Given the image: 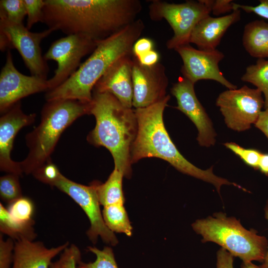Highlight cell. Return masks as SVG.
<instances>
[{
	"label": "cell",
	"instance_id": "6da1fadb",
	"mask_svg": "<svg viewBox=\"0 0 268 268\" xmlns=\"http://www.w3.org/2000/svg\"><path fill=\"white\" fill-rule=\"evenodd\" d=\"M43 22L67 35L81 34L99 42L135 20L138 0H44Z\"/></svg>",
	"mask_w": 268,
	"mask_h": 268
},
{
	"label": "cell",
	"instance_id": "7a4b0ae2",
	"mask_svg": "<svg viewBox=\"0 0 268 268\" xmlns=\"http://www.w3.org/2000/svg\"><path fill=\"white\" fill-rule=\"evenodd\" d=\"M170 98L169 95L161 101L146 108L134 110L137 122V134L131 150V162L147 157L159 158L167 161L181 173L212 184L220 194L223 185L235 183L215 175L213 167L202 170L187 160L172 141L163 122V112Z\"/></svg>",
	"mask_w": 268,
	"mask_h": 268
},
{
	"label": "cell",
	"instance_id": "3957f363",
	"mask_svg": "<svg viewBox=\"0 0 268 268\" xmlns=\"http://www.w3.org/2000/svg\"><path fill=\"white\" fill-rule=\"evenodd\" d=\"M144 27L142 20L138 19L99 42L90 57L70 77L58 87L46 92V101L72 99L90 103L96 83L116 61L133 54V47Z\"/></svg>",
	"mask_w": 268,
	"mask_h": 268
},
{
	"label": "cell",
	"instance_id": "277c9868",
	"mask_svg": "<svg viewBox=\"0 0 268 268\" xmlns=\"http://www.w3.org/2000/svg\"><path fill=\"white\" fill-rule=\"evenodd\" d=\"M89 114L95 117L96 125L88 141L106 148L113 156L114 168L130 177L131 150L137 132L134 110L123 106L111 93L93 92Z\"/></svg>",
	"mask_w": 268,
	"mask_h": 268
},
{
	"label": "cell",
	"instance_id": "5b68a950",
	"mask_svg": "<svg viewBox=\"0 0 268 268\" xmlns=\"http://www.w3.org/2000/svg\"><path fill=\"white\" fill-rule=\"evenodd\" d=\"M90 103L72 99L48 101L38 126L25 136L29 151L20 162L23 173L32 174L46 162L63 132L80 117L89 114Z\"/></svg>",
	"mask_w": 268,
	"mask_h": 268
},
{
	"label": "cell",
	"instance_id": "8992f818",
	"mask_svg": "<svg viewBox=\"0 0 268 268\" xmlns=\"http://www.w3.org/2000/svg\"><path fill=\"white\" fill-rule=\"evenodd\" d=\"M192 226L202 236V242L216 243L244 263L264 261L268 246L266 237L255 229L245 228L234 217L217 212L212 216L197 219Z\"/></svg>",
	"mask_w": 268,
	"mask_h": 268
},
{
	"label": "cell",
	"instance_id": "52a82bcc",
	"mask_svg": "<svg viewBox=\"0 0 268 268\" xmlns=\"http://www.w3.org/2000/svg\"><path fill=\"white\" fill-rule=\"evenodd\" d=\"M210 12L201 0H187L178 4L155 0L149 5L150 18L154 21L164 19L173 30V36L166 43L170 50L189 44L191 35L196 25Z\"/></svg>",
	"mask_w": 268,
	"mask_h": 268
},
{
	"label": "cell",
	"instance_id": "ba28073f",
	"mask_svg": "<svg viewBox=\"0 0 268 268\" xmlns=\"http://www.w3.org/2000/svg\"><path fill=\"white\" fill-rule=\"evenodd\" d=\"M53 31L48 28L32 32L23 23H15L0 16V49L17 50L31 75L47 79L49 68L42 56L40 44Z\"/></svg>",
	"mask_w": 268,
	"mask_h": 268
},
{
	"label": "cell",
	"instance_id": "9c48e42d",
	"mask_svg": "<svg viewBox=\"0 0 268 268\" xmlns=\"http://www.w3.org/2000/svg\"><path fill=\"white\" fill-rule=\"evenodd\" d=\"M262 92L244 85L221 92L216 105L224 117L227 126L235 131L249 130L255 124L265 106Z\"/></svg>",
	"mask_w": 268,
	"mask_h": 268
},
{
	"label": "cell",
	"instance_id": "30bf717a",
	"mask_svg": "<svg viewBox=\"0 0 268 268\" xmlns=\"http://www.w3.org/2000/svg\"><path fill=\"white\" fill-rule=\"evenodd\" d=\"M97 184V182H94L90 186H85L73 182L61 174L53 187L69 196L84 211L90 222L86 234L92 243H95L100 237L105 243L116 246L118 240L106 225L100 209Z\"/></svg>",
	"mask_w": 268,
	"mask_h": 268
},
{
	"label": "cell",
	"instance_id": "8fae6325",
	"mask_svg": "<svg viewBox=\"0 0 268 268\" xmlns=\"http://www.w3.org/2000/svg\"><path fill=\"white\" fill-rule=\"evenodd\" d=\"M98 42L81 34L67 35L53 42L43 56L45 61L54 60L58 64L54 76L48 80L49 91L70 77L80 66L82 58L92 53Z\"/></svg>",
	"mask_w": 268,
	"mask_h": 268
},
{
	"label": "cell",
	"instance_id": "7c38bea8",
	"mask_svg": "<svg viewBox=\"0 0 268 268\" xmlns=\"http://www.w3.org/2000/svg\"><path fill=\"white\" fill-rule=\"evenodd\" d=\"M174 50L183 61L181 70L183 77L194 84L200 80L210 79L220 83L228 89L237 88L224 76L219 69V63L224 57L220 51L216 49H196L190 44L180 46Z\"/></svg>",
	"mask_w": 268,
	"mask_h": 268
},
{
	"label": "cell",
	"instance_id": "4fadbf2b",
	"mask_svg": "<svg viewBox=\"0 0 268 268\" xmlns=\"http://www.w3.org/2000/svg\"><path fill=\"white\" fill-rule=\"evenodd\" d=\"M49 90L48 80L20 72L14 65L10 51H7L5 63L0 74L1 114L20 102L21 99Z\"/></svg>",
	"mask_w": 268,
	"mask_h": 268
},
{
	"label": "cell",
	"instance_id": "5bb4252c",
	"mask_svg": "<svg viewBox=\"0 0 268 268\" xmlns=\"http://www.w3.org/2000/svg\"><path fill=\"white\" fill-rule=\"evenodd\" d=\"M133 61V106L136 109L146 108L164 99L168 84L164 65L158 63L147 67L135 57Z\"/></svg>",
	"mask_w": 268,
	"mask_h": 268
},
{
	"label": "cell",
	"instance_id": "9a60e30c",
	"mask_svg": "<svg viewBox=\"0 0 268 268\" xmlns=\"http://www.w3.org/2000/svg\"><path fill=\"white\" fill-rule=\"evenodd\" d=\"M194 85L181 77L173 85L171 91L177 100L175 108L185 114L196 126L199 144L208 147L215 144L216 134L210 119L196 96Z\"/></svg>",
	"mask_w": 268,
	"mask_h": 268
},
{
	"label": "cell",
	"instance_id": "2e32d148",
	"mask_svg": "<svg viewBox=\"0 0 268 268\" xmlns=\"http://www.w3.org/2000/svg\"><path fill=\"white\" fill-rule=\"evenodd\" d=\"M36 114H26L18 102L1 114L0 118V169L7 173L21 176L20 162L11 158L14 140L18 132L23 127L32 124Z\"/></svg>",
	"mask_w": 268,
	"mask_h": 268
},
{
	"label": "cell",
	"instance_id": "e0dca14e",
	"mask_svg": "<svg viewBox=\"0 0 268 268\" xmlns=\"http://www.w3.org/2000/svg\"><path fill=\"white\" fill-rule=\"evenodd\" d=\"M131 55L116 61L94 86L92 92H108L113 95L125 107L133 106V83Z\"/></svg>",
	"mask_w": 268,
	"mask_h": 268
},
{
	"label": "cell",
	"instance_id": "ac0fdd59",
	"mask_svg": "<svg viewBox=\"0 0 268 268\" xmlns=\"http://www.w3.org/2000/svg\"><path fill=\"white\" fill-rule=\"evenodd\" d=\"M69 245L67 242L48 248L40 241L24 239L14 241L11 268H49L54 258Z\"/></svg>",
	"mask_w": 268,
	"mask_h": 268
},
{
	"label": "cell",
	"instance_id": "d6986e66",
	"mask_svg": "<svg viewBox=\"0 0 268 268\" xmlns=\"http://www.w3.org/2000/svg\"><path fill=\"white\" fill-rule=\"evenodd\" d=\"M241 18L240 9L230 14L213 17L209 15L200 20L191 35L189 43L197 46L201 50H213L220 43L226 31Z\"/></svg>",
	"mask_w": 268,
	"mask_h": 268
},
{
	"label": "cell",
	"instance_id": "ffe728a7",
	"mask_svg": "<svg viewBox=\"0 0 268 268\" xmlns=\"http://www.w3.org/2000/svg\"><path fill=\"white\" fill-rule=\"evenodd\" d=\"M242 43L252 57L268 58V23L264 20L248 23L244 27Z\"/></svg>",
	"mask_w": 268,
	"mask_h": 268
},
{
	"label": "cell",
	"instance_id": "44dd1931",
	"mask_svg": "<svg viewBox=\"0 0 268 268\" xmlns=\"http://www.w3.org/2000/svg\"><path fill=\"white\" fill-rule=\"evenodd\" d=\"M34 221L22 223L14 220L7 209L0 203V231L14 241L27 239L33 241L37 236L33 225Z\"/></svg>",
	"mask_w": 268,
	"mask_h": 268
},
{
	"label": "cell",
	"instance_id": "7402d4cb",
	"mask_svg": "<svg viewBox=\"0 0 268 268\" xmlns=\"http://www.w3.org/2000/svg\"><path fill=\"white\" fill-rule=\"evenodd\" d=\"M124 174L114 168L107 180L103 184L98 183L97 191L101 205L124 204L125 199L122 189Z\"/></svg>",
	"mask_w": 268,
	"mask_h": 268
},
{
	"label": "cell",
	"instance_id": "603a6c76",
	"mask_svg": "<svg viewBox=\"0 0 268 268\" xmlns=\"http://www.w3.org/2000/svg\"><path fill=\"white\" fill-rule=\"evenodd\" d=\"M123 204L115 203L104 206L102 215L106 225L113 232L131 236L132 227Z\"/></svg>",
	"mask_w": 268,
	"mask_h": 268
},
{
	"label": "cell",
	"instance_id": "cb8c5ba5",
	"mask_svg": "<svg viewBox=\"0 0 268 268\" xmlns=\"http://www.w3.org/2000/svg\"><path fill=\"white\" fill-rule=\"evenodd\" d=\"M241 79L262 92L265 97V109L268 108V60L260 59L255 64L248 66Z\"/></svg>",
	"mask_w": 268,
	"mask_h": 268
},
{
	"label": "cell",
	"instance_id": "d4e9b609",
	"mask_svg": "<svg viewBox=\"0 0 268 268\" xmlns=\"http://www.w3.org/2000/svg\"><path fill=\"white\" fill-rule=\"evenodd\" d=\"M88 250L96 256L95 260L86 263L80 260L77 264V268H119L111 247H105L102 250H100L89 246Z\"/></svg>",
	"mask_w": 268,
	"mask_h": 268
},
{
	"label": "cell",
	"instance_id": "484cf974",
	"mask_svg": "<svg viewBox=\"0 0 268 268\" xmlns=\"http://www.w3.org/2000/svg\"><path fill=\"white\" fill-rule=\"evenodd\" d=\"M19 175L7 173L0 178V196L1 200L10 204L23 197Z\"/></svg>",
	"mask_w": 268,
	"mask_h": 268
},
{
	"label": "cell",
	"instance_id": "4316f807",
	"mask_svg": "<svg viewBox=\"0 0 268 268\" xmlns=\"http://www.w3.org/2000/svg\"><path fill=\"white\" fill-rule=\"evenodd\" d=\"M27 15L24 0H1L0 1V16L9 21L22 24Z\"/></svg>",
	"mask_w": 268,
	"mask_h": 268
},
{
	"label": "cell",
	"instance_id": "83f0119b",
	"mask_svg": "<svg viewBox=\"0 0 268 268\" xmlns=\"http://www.w3.org/2000/svg\"><path fill=\"white\" fill-rule=\"evenodd\" d=\"M7 210L11 216L18 222L29 223L34 221L32 218L34 205L28 198L22 197L9 204Z\"/></svg>",
	"mask_w": 268,
	"mask_h": 268
},
{
	"label": "cell",
	"instance_id": "f1b7e54d",
	"mask_svg": "<svg viewBox=\"0 0 268 268\" xmlns=\"http://www.w3.org/2000/svg\"><path fill=\"white\" fill-rule=\"evenodd\" d=\"M80 260L81 254L79 249L74 244H71L61 253L57 260L52 262L49 268H77V264Z\"/></svg>",
	"mask_w": 268,
	"mask_h": 268
},
{
	"label": "cell",
	"instance_id": "f546056e",
	"mask_svg": "<svg viewBox=\"0 0 268 268\" xmlns=\"http://www.w3.org/2000/svg\"><path fill=\"white\" fill-rule=\"evenodd\" d=\"M224 145L239 156L246 165L258 170L259 162L262 154L259 150L245 148L232 142H226Z\"/></svg>",
	"mask_w": 268,
	"mask_h": 268
},
{
	"label": "cell",
	"instance_id": "4dcf8cb0",
	"mask_svg": "<svg viewBox=\"0 0 268 268\" xmlns=\"http://www.w3.org/2000/svg\"><path fill=\"white\" fill-rule=\"evenodd\" d=\"M27 19L26 28L30 30L33 25L39 22H43L44 0H24Z\"/></svg>",
	"mask_w": 268,
	"mask_h": 268
},
{
	"label": "cell",
	"instance_id": "1f68e13d",
	"mask_svg": "<svg viewBox=\"0 0 268 268\" xmlns=\"http://www.w3.org/2000/svg\"><path fill=\"white\" fill-rule=\"evenodd\" d=\"M61 174L57 166L50 160L34 171L32 175L40 182L53 186Z\"/></svg>",
	"mask_w": 268,
	"mask_h": 268
},
{
	"label": "cell",
	"instance_id": "d6a6232c",
	"mask_svg": "<svg viewBox=\"0 0 268 268\" xmlns=\"http://www.w3.org/2000/svg\"><path fill=\"white\" fill-rule=\"evenodd\" d=\"M14 241L10 238L3 239L0 235V268H10L13 262Z\"/></svg>",
	"mask_w": 268,
	"mask_h": 268
},
{
	"label": "cell",
	"instance_id": "836d02e7",
	"mask_svg": "<svg viewBox=\"0 0 268 268\" xmlns=\"http://www.w3.org/2000/svg\"><path fill=\"white\" fill-rule=\"evenodd\" d=\"M215 15H219L234 10V2L231 0H201Z\"/></svg>",
	"mask_w": 268,
	"mask_h": 268
},
{
	"label": "cell",
	"instance_id": "e575fe53",
	"mask_svg": "<svg viewBox=\"0 0 268 268\" xmlns=\"http://www.w3.org/2000/svg\"><path fill=\"white\" fill-rule=\"evenodd\" d=\"M256 6L239 4L234 2V10L242 9L247 13H254L268 19V0H260Z\"/></svg>",
	"mask_w": 268,
	"mask_h": 268
},
{
	"label": "cell",
	"instance_id": "d590c367",
	"mask_svg": "<svg viewBox=\"0 0 268 268\" xmlns=\"http://www.w3.org/2000/svg\"><path fill=\"white\" fill-rule=\"evenodd\" d=\"M153 48L154 43L150 39L145 37L139 38L133 47L132 53L134 57L138 58L153 50Z\"/></svg>",
	"mask_w": 268,
	"mask_h": 268
},
{
	"label": "cell",
	"instance_id": "8d00e7d4",
	"mask_svg": "<svg viewBox=\"0 0 268 268\" xmlns=\"http://www.w3.org/2000/svg\"><path fill=\"white\" fill-rule=\"evenodd\" d=\"M234 257L224 249L217 252L216 268H234Z\"/></svg>",
	"mask_w": 268,
	"mask_h": 268
},
{
	"label": "cell",
	"instance_id": "74e56055",
	"mask_svg": "<svg viewBox=\"0 0 268 268\" xmlns=\"http://www.w3.org/2000/svg\"><path fill=\"white\" fill-rule=\"evenodd\" d=\"M136 59L141 65L150 67L159 63V54L153 49Z\"/></svg>",
	"mask_w": 268,
	"mask_h": 268
},
{
	"label": "cell",
	"instance_id": "f35d334b",
	"mask_svg": "<svg viewBox=\"0 0 268 268\" xmlns=\"http://www.w3.org/2000/svg\"><path fill=\"white\" fill-rule=\"evenodd\" d=\"M255 126L262 131L268 139V108H266L261 112Z\"/></svg>",
	"mask_w": 268,
	"mask_h": 268
},
{
	"label": "cell",
	"instance_id": "ab89813d",
	"mask_svg": "<svg viewBox=\"0 0 268 268\" xmlns=\"http://www.w3.org/2000/svg\"><path fill=\"white\" fill-rule=\"evenodd\" d=\"M258 170L266 175H268V153H262L259 162Z\"/></svg>",
	"mask_w": 268,
	"mask_h": 268
},
{
	"label": "cell",
	"instance_id": "60d3db41",
	"mask_svg": "<svg viewBox=\"0 0 268 268\" xmlns=\"http://www.w3.org/2000/svg\"><path fill=\"white\" fill-rule=\"evenodd\" d=\"M241 268H268V267L261 265H257L253 262L244 263L241 265Z\"/></svg>",
	"mask_w": 268,
	"mask_h": 268
},
{
	"label": "cell",
	"instance_id": "b9f144b4",
	"mask_svg": "<svg viewBox=\"0 0 268 268\" xmlns=\"http://www.w3.org/2000/svg\"><path fill=\"white\" fill-rule=\"evenodd\" d=\"M265 217L267 219L268 222V200L267 201L265 207ZM262 265L268 267V246L266 255L264 260V262L262 263Z\"/></svg>",
	"mask_w": 268,
	"mask_h": 268
}]
</instances>
